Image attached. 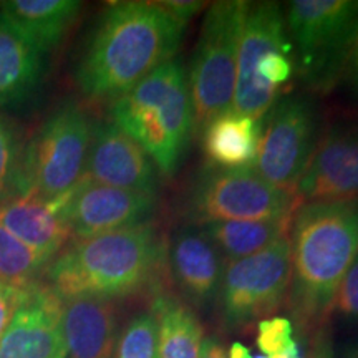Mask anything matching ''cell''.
<instances>
[{"mask_svg": "<svg viewBox=\"0 0 358 358\" xmlns=\"http://www.w3.org/2000/svg\"><path fill=\"white\" fill-rule=\"evenodd\" d=\"M185 30L159 2L111 3L78 62V88L92 100H118L173 60Z\"/></svg>", "mask_w": 358, "mask_h": 358, "instance_id": "obj_1", "label": "cell"}, {"mask_svg": "<svg viewBox=\"0 0 358 358\" xmlns=\"http://www.w3.org/2000/svg\"><path fill=\"white\" fill-rule=\"evenodd\" d=\"M289 239L290 310L303 329L320 327L358 254V199L301 204Z\"/></svg>", "mask_w": 358, "mask_h": 358, "instance_id": "obj_2", "label": "cell"}, {"mask_svg": "<svg viewBox=\"0 0 358 358\" xmlns=\"http://www.w3.org/2000/svg\"><path fill=\"white\" fill-rule=\"evenodd\" d=\"M163 244L150 222L75 241L48 266L45 277L62 299L124 297L150 287L161 268Z\"/></svg>", "mask_w": 358, "mask_h": 358, "instance_id": "obj_3", "label": "cell"}, {"mask_svg": "<svg viewBox=\"0 0 358 358\" xmlns=\"http://www.w3.org/2000/svg\"><path fill=\"white\" fill-rule=\"evenodd\" d=\"M111 118L146 151L159 174L173 176L196 128L185 64L173 58L156 69L113 101Z\"/></svg>", "mask_w": 358, "mask_h": 358, "instance_id": "obj_4", "label": "cell"}, {"mask_svg": "<svg viewBox=\"0 0 358 358\" xmlns=\"http://www.w3.org/2000/svg\"><path fill=\"white\" fill-rule=\"evenodd\" d=\"M285 27L299 77L313 92H330L343 78L355 42L358 0H292Z\"/></svg>", "mask_w": 358, "mask_h": 358, "instance_id": "obj_5", "label": "cell"}, {"mask_svg": "<svg viewBox=\"0 0 358 358\" xmlns=\"http://www.w3.org/2000/svg\"><path fill=\"white\" fill-rule=\"evenodd\" d=\"M249 2L222 0L209 7L191 57L189 92L194 127L203 131L234 100L237 53Z\"/></svg>", "mask_w": 358, "mask_h": 358, "instance_id": "obj_6", "label": "cell"}, {"mask_svg": "<svg viewBox=\"0 0 358 358\" xmlns=\"http://www.w3.org/2000/svg\"><path fill=\"white\" fill-rule=\"evenodd\" d=\"M92 124L73 103L58 108L22 150L15 194L53 199L85 176Z\"/></svg>", "mask_w": 358, "mask_h": 358, "instance_id": "obj_7", "label": "cell"}, {"mask_svg": "<svg viewBox=\"0 0 358 358\" xmlns=\"http://www.w3.org/2000/svg\"><path fill=\"white\" fill-rule=\"evenodd\" d=\"M295 198L252 168L204 166L192 179L182 211L191 226L226 221H268L294 216Z\"/></svg>", "mask_w": 358, "mask_h": 358, "instance_id": "obj_8", "label": "cell"}, {"mask_svg": "<svg viewBox=\"0 0 358 358\" xmlns=\"http://www.w3.org/2000/svg\"><path fill=\"white\" fill-rule=\"evenodd\" d=\"M290 275L289 236L254 256L226 262L217 297L226 327L241 329L256 320L268 319L287 299Z\"/></svg>", "mask_w": 358, "mask_h": 358, "instance_id": "obj_9", "label": "cell"}, {"mask_svg": "<svg viewBox=\"0 0 358 358\" xmlns=\"http://www.w3.org/2000/svg\"><path fill=\"white\" fill-rule=\"evenodd\" d=\"M319 116L313 101L302 95L275 100L262 120L254 171L294 196L317 148Z\"/></svg>", "mask_w": 358, "mask_h": 358, "instance_id": "obj_10", "label": "cell"}, {"mask_svg": "<svg viewBox=\"0 0 358 358\" xmlns=\"http://www.w3.org/2000/svg\"><path fill=\"white\" fill-rule=\"evenodd\" d=\"M275 50L290 52L282 7L277 2H249L237 53L232 111L262 122L272 108L277 90L259 78L257 64L267 53Z\"/></svg>", "mask_w": 358, "mask_h": 358, "instance_id": "obj_11", "label": "cell"}, {"mask_svg": "<svg viewBox=\"0 0 358 358\" xmlns=\"http://www.w3.org/2000/svg\"><path fill=\"white\" fill-rule=\"evenodd\" d=\"M155 208L153 194L118 189L83 176L71 191L65 219L75 241H85L145 224Z\"/></svg>", "mask_w": 358, "mask_h": 358, "instance_id": "obj_12", "label": "cell"}, {"mask_svg": "<svg viewBox=\"0 0 358 358\" xmlns=\"http://www.w3.org/2000/svg\"><path fill=\"white\" fill-rule=\"evenodd\" d=\"M295 203L358 199V122L330 127L295 187Z\"/></svg>", "mask_w": 358, "mask_h": 358, "instance_id": "obj_13", "label": "cell"}, {"mask_svg": "<svg viewBox=\"0 0 358 358\" xmlns=\"http://www.w3.org/2000/svg\"><path fill=\"white\" fill-rule=\"evenodd\" d=\"M64 299L35 284L0 338V358H65Z\"/></svg>", "mask_w": 358, "mask_h": 358, "instance_id": "obj_14", "label": "cell"}, {"mask_svg": "<svg viewBox=\"0 0 358 358\" xmlns=\"http://www.w3.org/2000/svg\"><path fill=\"white\" fill-rule=\"evenodd\" d=\"M85 178L100 185L156 196L158 169L133 138L116 124L96 123L92 128Z\"/></svg>", "mask_w": 358, "mask_h": 358, "instance_id": "obj_15", "label": "cell"}, {"mask_svg": "<svg viewBox=\"0 0 358 358\" xmlns=\"http://www.w3.org/2000/svg\"><path fill=\"white\" fill-rule=\"evenodd\" d=\"M168 261L174 284L187 301L199 308L217 301L226 262L199 226L186 224L174 231Z\"/></svg>", "mask_w": 358, "mask_h": 358, "instance_id": "obj_16", "label": "cell"}, {"mask_svg": "<svg viewBox=\"0 0 358 358\" xmlns=\"http://www.w3.org/2000/svg\"><path fill=\"white\" fill-rule=\"evenodd\" d=\"M71 191L53 199L35 194L12 196L0 203V226L53 261L71 237L65 219Z\"/></svg>", "mask_w": 358, "mask_h": 358, "instance_id": "obj_17", "label": "cell"}, {"mask_svg": "<svg viewBox=\"0 0 358 358\" xmlns=\"http://www.w3.org/2000/svg\"><path fill=\"white\" fill-rule=\"evenodd\" d=\"M65 358H115L118 310L113 299L78 295L64 299Z\"/></svg>", "mask_w": 358, "mask_h": 358, "instance_id": "obj_18", "label": "cell"}, {"mask_svg": "<svg viewBox=\"0 0 358 358\" xmlns=\"http://www.w3.org/2000/svg\"><path fill=\"white\" fill-rule=\"evenodd\" d=\"M80 8L78 0H7L0 15L45 55L64 40Z\"/></svg>", "mask_w": 358, "mask_h": 358, "instance_id": "obj_19", "label": "cell"}, {"mask_svg": "<svg viewBox=\"0 0 358 358\" xmlns=\"http://www.w3.org/2000/svg\"><path fill=\"white\" fill-rule=\"evenodd\" d=\"M201 133L209 166L245 169L256 161L262 122L229 110L206 124Z\"/></svg>", "mask_w": 358, "mask_h": 358, "instance_id": "obj_20", "label": "cell"}, {"mask_svg": "<svg viewBox=\"0 0 358 358\" xmlns=\"http://www.w3.org/2000/svg\"><path fill=\"white\" fill-rule=\"evenodd\" d=\"M43 75V53L0 15V106H17L32 96Z\"/></svg>", "mask_w": 358, "mask_h": 358, "instance_id": "obj_21", "label": "cell"}, {"mask_svg": "<svg viewBox=\"0 0 358 358\" xmlns=\"http://www.w3.org/2000/svg\"><path fill=\"white\" fill-rule=\"evenodd\" d=\"M151 312L158 324L159 358H199L203 327L185 302L171 294L158 292Z\"/></svg>", "mask_w": 358, "mask_h": 358, "instance_id": "obj_22", "label": "cell"}, {"mask_svg": "<svg viewBox=\"0 0 358 358\" xmlns=\"http://www.w3.org/2000/svg\"><path fill=\"white\" fill-rule=\"evenodd\" d=\"M290 219L268 221H226L199 226L211 239L224 262L241 261L267 249L275 241L287 236Z\"/></svg>", "mask_w": 358, "mask_h": 358, "instance_id": "obj_23", "label": "cell"}, {"mask_svg": "<svg viewBox=\"0 0 358 358\" xmlns=\"http://www.w3.org/2000/svg\"><path fill=\"white\" fill-rule=\"evenodd\" d=\"M52 259L17 239L0 226V280L32 284L47 272Z\"/></svg>", "mask_w": 358, "mask_h": 358, "instance_id": "obj_24", "label": "cell"}, {"mask_svg": "<svg viewBox=\"0 0 358 358\" xmlns=\"http://www.w3.org/2000/svg\"><path fill=\"white\" fill-rule=\"evenodd\" d=\"M115 358H159L158 324L153 312H141L128 322L118 337Z\"/></svg>", "mask_w": 358, "mask_h": 358, "instance_id": "obj_25", "label": "cell"}, {"mask_svg": "<svg viewBox=\"0 0 358 358\" xmlns=\"http://www.w3.org/2000/svg\"><path fill=\"white\" fill-rule=\"evenodd\" d=\"M22 159V146L15 128L0 116V203L15 194Z\"/></svg>", "mask_w": 358, "mask_h": 358, "instance_id": "obj_26", "label": "cell"}, {"mask_svg": "<svg viewBox=\"0 0 358 358\" xmlns=\"http://www.w3.org/2000/svg\"><path fill=\"white\" fill-rule=\"evenodd\" d=\"M257 348L262 355L274 357L295 342L294 325L285 317H271L257 325Z\"/></svg>", "mask_w": 358, "mask_h": 358, "instance_id": "obj_27", "label": "cell"}, {"mask_svg": "<svg viewBox=\"0 0 358 358\" xmlns=\"http://www.w3.org/2000/svg\"><path fill=\"white\" fill-rule=\"evenodd\" d=\"M290 52L275 50L267 53L257 64V75L268 87L279 90L294 73V60H290Z\"/></svg>", "mask_w": 358, "mask_h": 358, "instance_id": "obj_28", "label": "cell"}, {"mask_svg": "<svg viewBox=\"0 0 358 358\" xmlns=\"http://www.w3.org/2000/svg\"><path fill=\"white\" fill-rule=\"evenodd\" d=\"M334 310L347 320H358V254L340 282Z\"/></svg>", "mask_w": 358, "mask_h": 358, "instance_id": "obj_29", "label": "cell"}, {"mask_svg": "<svg viewBox=\"0 0 358 358\" xmlns=\"http://www.w3.org/2000/svg\"><path fill=\"white\" fill-rule=\"evenodd\" d=\"M32 284H17V282L0 280V338L10 324L12 317L15 315L17 308L24 302Z\"/></svg>", "mask_w": 358, "mask_h": 358, "instance_id": "obj_30", "label": "cell"}, {"mask_svg": "<svg viewBox=\"0 0 358 358\" xmlns=\"http://www.w3.org/2000/svg\"><path fill=\"white\" fill-rule=\"evenodd\" d=\"M159 3L173 19H176L185 25H187V22H189L204 6L203 2H198V0H169V2Z\"/></svg>", "mask_w": 358, "mask_h": 358, "instance_id": "obj_31", "label": "cell"}, {"mask_svg": "<svg viewBox=\"0 0 358 358\" xmlns=\"http://www.w3.org/2000/svg\"><path fill=\"white\" fill-rule=\"evenodd\" d=\"M343 78L348 87H350L353 95L358 96V32L355 37V42L352 45L350 55H348L345 71H343Z\"/></svg>", "mask_w": 358, "mask_h": 358, "instance_id": "obj_32", "label": "cell"}, {"mask_svg": "<svg viewBox=\"0 0 358 358\" xmlns=\"http://www.w3.org/2000/svg\"><path fill=\"white\" fill-rule=\"evenodd\" d=\"M199 358H227V350L216 337L203 338Z\"/></svg>", "mask_w": 358, "mask_h": 358, "instance_id": "obj_33", "label": "cell"}, {"mask_svg": "<svg viewBox=\"0 0 358 358\" xmlns=\"http://www.w3.org/2000/svg\"><path fill=\"white\" fill-rule=\"evenodd\" d=\"M227 358H252V353L241 342H234L227 350Z\"/></svg>", "mask_w": 358, "mask_h": 358, "instance_id": "obj_34", "label": "cell"}, {"mask_svg": "<svg viewBox=\"0 0 358 358\" xmlns=\"http://www.w3.org/2000/svg\"><path fill=\"white\" fill-rule=\"evenodd\" d=\"M268 358H303L301 353V348H299V343L294 342L292 345H289L284 352H280L279 355L268 357Z\"/></svg>", "mask_w": 358, "mask_h": 358, "instance_id": "obj_35", "label": "cell"}, {"mask_svg": "<svg viewBox=\"0 0 358 358\" xmlns=\"http://www.w3.org/2000/svg\"><path fill=\"white\" fill-rule=\"evenodd\" d=\"M312 358H330V350L329 347H327V343L324 340H319L317 342L315 348H313V353H312Z\"/></svg>", "mask_w": 358, "mask_h": 358, "instance_id": "obj_36", "label": "cell"}, {"mask_svg": "<svg viewBox=\"0 0 358 358\" xmlns=\"http://www.w3.org/2000/svg\"><path fill=\"white\" fill-rule=\"evenodd\" d=\"M350 358H358V348H355V350L350 353Z\"/></svg>", "mask_w": 358, "mask_h": 358, "instance_id": "obj_37", "label": "cell"}, {"mask_svg": "<svg viewBox=\"0 0 358 358\" xmlns=\"http://www.w3.org/2000/svg\"><path fill=\"white\" fill-rule=\"evenodd\" d=\"M252 358H268V357H266V355H256V357H252Z\"/></svg>", "mask_w": 358, "mask_h": 358, "instance_id": "obj_38", "label": "cell"}]
</instances>
